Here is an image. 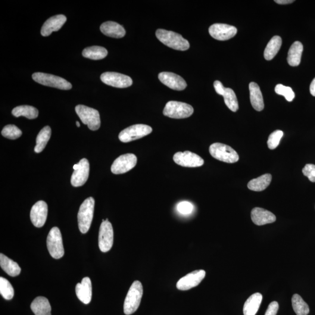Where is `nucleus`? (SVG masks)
Returning a JSON list of instances; mask_svg holds the SVG:
<instances>
[{
  "mask_svg": "<svg viewBox=\"0 0 315 315\" xmlns=\"http://www.w3.org/2000/svg\"><path fill=\"white\" fill-rule=\"evenodd\" d=\"M156 36L163 44L177 51H185L190 48L188 40L172 31L158 29L156 31Z\"/></svg>",
  "mask_w": 315,
  "mask_h": 315,
  "instance_id": "1",
  "label": "nucleus"
},
{
  "mask_svg": "<svg viewBox=\"0 0 315 315\" xmlns=\"http://www.w3.org/2000/svg\"><path fill=\"white\" fill-rule=\"evenodd\" d=\"M143 295L142 284L135 281L131 286L124 302V313L126 315H132L138 310Z\"/></svg>",
  "mask_w": 315,
  "mask_h": 315,
  "instance_id": "2",
  "label": "nucleus"
},
{
  "mask_svg": "<svg viewBox=\"0 0 315 315\" xmlns=\"http://www.w3.org/2000/svg\"><path fill=\"white\" fill-rule=\"evenodd\" d=\"M95 200L93 198L86 199L83 202L78 213V223L80 232L86 233L88 231L94 212Z\"/></svg>",
  "mask_w": 315,
  "mask_h": 315,
  "instance_id": "3",
  "label": "nucleus"
},
{
  "mask_svg": "<svg viewBox=\"0 0 315 315\" xmlns=\"http://www.w3.org/2000/svg\"><path fill=\"white\" fill-rule=\"evenodd\" d=\"M209 151L212 157L226 163H235L239 161V155L230 146L216 143L211 144Z\"/></svg>",
  "mask_w": 315,
  "mask_h": 315,
  "instance_id": "4",
  "label": "nucleus"
},
{
  "mask_svg": "<svg viewBox=\"0 0 315 315\" xmlns=\"http://www.w3.org/2000/svg\"><path fill=\"white\" fill-rule=\"evenodd\" d=\"M76 112L84 124L90 130L96 131L101 126V118L99 112L96 109L79 105L76 107Z\"/></svg>",
  "mask_w": 315,
  "mask_h": 315,
  "instance_id": "5",
  "label": "nucleus"
},
{
  "mask_svg": "<svg viewBox=\"0 0 315 315\" xmlns=\"http://www.w3.org/2000/svg\"><path fill=\"white\" fill-rule=\"evenodd\" d=\"M47 247L51 257L56 259L63 257L64 249L63 239L58 228L54 227L50 230L47 238Z\"/></svg>",
  "mask_w": 315,
  "mask_h": 315,
  "instance_id": "6",
  "label": "nucleus"
},
{
  "mask_svg": "<svg viewBox=\"0 0 315 315\" xmlns=\"http://www.w3.org/2000/svg\"><path fill=\"white\" fill-rule=\"evenodd\" d=\"M194 109L186 103L170 101L167 103L164 109L163 114L165 116L173 118H185L191 116Z\"/></svg>",
  "mask_w": 315,
  "mask_h": 315,
  "instance_id": "7",
  "label": "nucleus"
},
{
  "mask_svg": "<svg viewBox=\"0 0 315 315\" xmlns=\"http://www.w3.org/2000/svg\"><path fill=\"white\" fill-rule=\"evenodd\" d=\"M32 79L37 83L53 87V88L63 90H69L72 88V85L67 80L54 75L35 73L32 75Z\"/></svg>",
  "mask_w": 315,
  "mask_h": 315,
  "instance_id": "8",
  "label": "nucleus"
},
{
  "mask_svg": "<svg viewBox=\"0 0 315 315\" xmlns=\"http://www.w3.org/2000/svg\"><path fill=\"white\" fill-rule=\"evenodd\" d=\"M152 132L150 126L145 124H135L124 129L120 133L118 138L121 142L129 143L148 136Z\"/></svg>",
  "mask_w": 315,
  "mask_h": 315,
  "instance_id": "9",
  "label": "nucleus"
},
{
  "mask_svg": "<svg viewBox=\"0 0 315 315\" xmlns=\"http://www.w3.org/2000/svg\"><path fill=\"white\" fill-rule=\"evenodd\" d=\"M113 227L108 219L102 222L99 232V247L102 252L110 251L114 244Z\"/></svg>",
  "mask_w": 315,
  "mask_h": 315,
  "instance_id": "10",
  "label": "nucleus"
},
{
  "mask_svg": "<svg viewBox=\"0 0 315 315\" xmlns=\"http://www.w3.org/2000/svg\"><path fill=\"white\" fill-rule=\"evenodd\" d=\"M137 162V158L135 154H126L121 155L112 164V172L116 174L126 173L135 167Z\"/></svg>",
  "mask_w": 315,
  "mask_h": 315,
  "instance_id": "11",
  "label": "nucleus"
},
{
  "mask_svg": "<svg viewBox=\"0 0 315 315\" xmlns=\"http://www.w3.org/2000/svg\"><path fill=\"white\" fill-rule=\"evenodd\" d=\"M74 172L71 176V183L74 187L82 186L88 179L89 164L86 158L81 160L79 164L74 165Z\"/></svg>",
  "mask_w": 315,
  "mask_h": 315,
  "instance_id": "12",
  "label": "nucleus"
},
{
  "mask_svg": "<svg viewBox=\"0 0 315 315\" xmlns=\"http://www.w3.org/2000/svg\"><path fill=\"white\" fill-rule=\"evenodd\" d=\"M103 83L116 88H124L132 85L133 80L129 76L120 73L106 72L101 76Z\"/></svg>",
  "mask_w": 315,
  "mask_h": 315,
  "instance_id": "13",
  "label": "nucleus"
},
{
  "mask_svg": "<svg viewBox=\"0 0 315 315\" xmlns=\"http://www.w3.org/2000/svg\"><path fill=\"white\" fill-rule=\"evenodd\" d=\"M173 161L180 166L188 168L200 167L204 164L203 159L190 151L177 152L173 156Z\"/></svg>",
  "mask_w": 315,
  "mask_h": 315,
  "instance_id": "14",
  "label": "nucleus"
},
{
  "mask_svg": "<svg viewBox=\"0 0 315 315\" xmlns=\"http://www.w3.org/2000/svg\"><path fill=\"white\" fill-rule=\"evenodd\" d=\"M205 276L204 270H195L181 278L177 283L176 287L181 291L192 289L199 286Z\"/></svg>",
  "mask_w": 315,
  "mask_h": 315,
  "instance_id": "15",
  "label": "nucleus"
},
{
  "mask_svg": "<svg viewBox=\"0 0 315 315\" xmlns=\"http://www.w3.org/2000/svg\"><path fill=\"white\" fill-rule=\"evenodd\" d=\"M236 28L224 24H215L209 28V33L215 39L227 40L232 38L237 33Z\"/></svg>",
  "mask_w": 315,
  "mask_h": 315,
  "instance_id": "16",
  "label": "nucleus"
},
{
  "mask_svg": "<svg viewBox=\"0 0 315 315\" xmlns=\"http://www.w3.org/2000/svg\"><path fill=\"white\" fill-rule=\"evenodd\" d=\"M48 207L46 202L39 201L33 205L31 209L30 217L33 226L41 228L45 225L48 217Z\"/></svg>",
  "mask_w": 315,
  "mask_h": 315,
  "instance_id": "17",
  "label": "nucleus"
},
{
  "mask_svg": "<svg viewBox=\"0 0 315 315\" xmlns=\"http://www.w3.org/2000/svg\"><path fill=\"white\" fill-rule=\"evenodd\" d=\"M158 79L164 85L173 90H182L187 86L185 80L178 75L173 73H161L158 75Z\"/></svg>",
  "mask_w": 315,
  "mask_h": 315,
  "instance_id": "18",
  "label": "nucleus"
},
{
  "mask_svg": "<svg viewBox=\"0 0 315 315\" xmlns=\"http://www.w3.org/2000/svg\"><path fill=\"white\" fill-rule=\"evenodd\" d=\"M251 218L256 225L260 226L273 223L276 221L275 215L264 208L256 207L251 212Z\"/></svg>",
  "mask_w": 315,
  "mask_h": 315,
  "instance_id": "19",
  "label": "nucleus"
},
{
  "mask_svg": "<svg viewBox=\"0 0 315 315\" xmlns=\"http://www.w3.org/2000/svg\"><path fill=\"white\" fill-rule=\"evenodd\" d=\"M67 18L63 15H57L52 17L47 20L41 29V34L43 36H48L53 32L60 30L65 22Z\"/></svg>",
  "mask_w": 315,
  "mask_h": 315,
  "instance_id": "20",
  "label": "nucleus"
},
{
  "mask_svg": "<svg viewBox=\"0 0 315 315\" xmlns=\"http://www.w3.org/2000/svg\"><path fill=\"white\" fill-rule=\"evenodd\" d=\"M78 298L84 304H88L92 299V283L89 277H84L76 287Z\"/></svg>",
  "mask_w": 315,
  "mask_h": 315,
  "instance_id": "21",
  "label": "nucleus"
},
{
  "mask_svg": "<svg viewBox=\"0 0 315 315\" xmlns=\"http://www.w3.org/2000/svg\"><path fill=\"white\" fill-rule=\"evenodd\" d=\"M100 29L105 35L114 38H121L126 35L124 28L115 22L108 21L103 23Z\"/></svg>",
  "mask_w": 315,
  "mask_h": 315,
  "instance_id": "22",
  "label": "nucleus"
},
{
  "mask_svg": "<svg viewBox=\"0 0 315 315\" xmlns=\"http://www.w3.org/2000/svg\"><path fill=\"white\" fill-rule=\"evenodd\" d=\"M249 91H250V99L253 108L258 112L263 111L264 104L260 87L257 83L252 82L249 84Z\"/></svg>",
  "mask_w": 315,
  "mask_h": 315,
  "instance_id": "23",
  "label": "nucleus"
},
{
  "mask_svg": "<svg viewBox=\"0 0 315 315\" xmlns=\"http://www.w3.org/2000/svg\"><path fill=\"white\" fill-rule=\"evenodd\" d=\"M263 296L260 293L257 292L252 295L245 302L243 306L244 315H255L259 309Z\"/></svg>",
  "mask_w": 315,
  "mask_h": 315,
  "instance_id": "24",
  "label": "nucleus"
},
{
  "mask_svg": "<svg viewBox=\"0 0 315 315\" xmlns=\"http://www.w3.org/2000/svg\"><path fill=\"white\" fill-rule=\"evenodd\" d=\"M30 308L35 315H51V304L45 297L36 298L31 304Z\"/></svg>",
  "mask_w": 315,
  "mask_h": 315,
  "instance_id": "25",
  "label": "nucleus"
},
{
  "mask_svg": "<svg viewBox=\"0 0 315 315\" xmlns=\"http://www.w3.org/2000/svg\"><path fill=\"white\" fill-rule=\"evenodd\" d=\"M303 50V45L300 42L296 41L293 43L288 54L287 61L289 65L296 67L300 64Z\"/></svg>",
  "mask_w": 315,
  "mask_h": 315,
  "instance_id": "26",
  "label": "nucleus"
},
{
  "mask_svg": "<svg viewBox=\"0 0 315 315\" xmlns=\"http://www.w3.org/2000/svg\"><path fill=\"white\" fill-rule=\"evenodd\" d=\"M0 266L9 276L15 277L19 275L21 269L16 262L10 259L4 254H0Z\"/></svg>",
  "mask_w": 315,
  "mask_h": 315,
  "instance_id": "27",
  "label": "nucleus"
},
{
  "mask_svg": "<svg viewBox=\"0 0 315 315\" xmlns=\"http://www.w3.org/2000/svg\"><path fill=\"white\" fill-rule=\"evenodd\" d=\"M272 179L270 174H263L258 178L252 179L248 184V188L252 191L261 192L270 185Z\"/></svg>",
  "mask_w": 315,
  "mask_h": 315,
  "instance_id": "28",
  "label": "nucleus"
},
{
  "mask_svg": "<svg viewBox=\"0 0 315 315\" xmlns=\"http://www.w3.org/2000/svg\"><path fill=\"white\" fill-rule=\"evenodd\" d=\"M282 45V39L279 36L272 37L264 50V56L266 60H271L278 54Z\"/></svg>",
  "mask_w": 315,
  "mask_h": 315,
  "instance_id": "29",
  "label": "nucleus"
},
{
  "mask_svg": "<svg viewBox=\"0 0 315 315\" xmlns=\"http://www.w3.org/2000/svg\"><path fill=\"white\" fill-rule=\"evenodd\" d=\"M107 50L101 46L88 47L84 50L83 56L84 57L92 59V60H101L107 57Z\"/></svg>",
  "mask_w": 315,
  "mask_h": 315,
  "instance_id": "30",
  "label": "nucleus"
},
{
  "mask_svg": "<svg viewBox=\"0 0 315 315\" xmlns=\"http://www.w3.org/2000/svg\"><path fill=\"white\" fill-rule=\"evenodd\" d=\"M14 116H24L28 119H34L38 116L39 111L35 108L28 105H22L15 108L12 111Z\"/></svg>",
  "mask_w": 315,
  "mask_h": 315,
  "instance_id": "31",
  "label": "nucleus"
},
{
  "mask_svg": "<svg viewBox=\"0 0 315 315\" xmlns=\"http://www.w3.org/2000/svg\"><path fill=\"white\" fill-rule=\"evenodd\" d=\"M52 131L51 127L46 126L39 133L36 138V145L35 151L36 153H40L45 149L47 144L51 138Z\"/></svg>",
  "mask_w": 315,
  "mask_h": 315,
  "instance_id": "32",
  "label": "nucleus"
},
{
  "mask_svg": "<svg viewBox=\"0 0 315 315\" xmlns=\"http://www.w3.org/2000/svg\"><path fill=\"white\" fill-rule=\"evenodd\" d=\"M292 306L297 315H308L310 308L300 295L294 294L292 298Z\"/></svg>",
  "mask_w": 315,
  "mask_h": 315,
  "instance_id": "33",
  "label": "nucleus"
},
{
  "mask_svg": "<svg viewBox=\"0 0 315 315\" xmlns=\"http://www.w3.org/2000/svg\"><path fill=\"white\" fill-rule=\"evenodd\" d=\"M224 102L230 111L235 112L238 110L239 105L235 93L231 88H226L223 94Z\"/></svg>",
  "mask_w": 315,
  "mask_h": 315,
  "instance_id": "34",
  "label": "nucleus"
},
{
  "mask_svg": "<svg viewBox=\"0 0 315 315\" xmlns=\"http://www.w3.org/2000/svg\"><path fill=\"white\" fill-rule=\"evenodd\" d=\"M0 294L7 300H10L14 295V290L11 283L2 277H0Z\"/></svg>",
  "mask_w": 315,
  "mask_h": 315,
  "instance_id": "35",
  "label": "nucleus"
},
{
  "mask_svg": "<svg viewBox=\"0 0 315 315\" xmlns=\"http://www.w3.org/2000/svg\"><path fill=\"white\" fill-rule=\"evenodd\" d=\"M21 130L13 124H9L3 128L1 132L2 136L11 140H15L22 136Z\"/></svg>",
  "mask_w": 315,
  "mask_h": 315,
  "instance_id": "36",
  "label": "nucleus"
},
{
  "mask_svg": "<svg viewBox=\"0 0 315 315\" xmlns=\"http://www.w3.org/2000/svg\"><path fill=\"white\" fill-rule=\"evenodd\" d=\"M275 92L277 94L285 96L286 101L291 102L295 98V93L291 87L286 86L282 84H278L275 87Z\"/></svg>",
  "mask_w": 315,
  "mask_h": 315,
  "instance_id": "37",
  "label": "nucleus"
},
{
  "mask_svg": "<svg viewBox=\"0 0 315 315\" xmlns=\"http://www.w3.org/2000/svg\"><path fill=\"white\" fill-rule=\"evenodd\" d=\"M283 135V131L279 130L271 133L267 140L268 147L270 149H276L279 145Z\"/></svg>",
  "mask_w": 315,
  "mask_h": 315,
  "instance_id": "38",
  "label": "nucleus"
},
{
  "mask_svg": "<svg viewBox=\"0 0 315 315\" xmlns=\"http://www.w3.org/2000/svg\"><path fill=\"white\" fill-rule=\"evenodd\" d=\"M302 173L311 182H315V165L307 164L302 170Z\"/></svg>",
  "mask_w": 315,
  "mask_h": 315,
  "instance_id": "39",
  "label": "nucleus"
},
{
  "mask_svg": "<svg viewBox=\"0 0 315 315\" xmlns=\"http://www.w3.org/2000/svg\"><path fill=\"white\" fill-rule=\"evenodd\" d=\"M177 211L183 215H188L192 213L193 210V205L188 201H182L177 205Z\"/></svg>",
  "mask_w": 315,
  "mask_h": 315,
  "instance_id": "40",
  "label": "nucleus"
},
{
  "mask_svg": "<svg viewBox=\"0 0 315 315\" xmlns=\"http://www.w3.org/2000/svg\"><path fill=\"white\" fill-rule=\"evenodd\" d=\"M279 308V305L278 302L276 301L271 302L264 315H276Z\"/></svg>",
  "mask_w": 315,
  "mask_h": 315,
  "instance_id": "41",
  "label": "nucleus"
},
{
  "mask_svg": "<svg viewBox=\"0 0 315 315\" xmlns=\"http://www.w3.org/2000/svg\"><path fill=\"white\" fill-rule=\"evenodd\" d=\"M214 86L218 94L223 96L226 88L223 86V84L219 81H216L214 83Z\"/></svg>",
  "mask_w": 315,
  "mask_h": 315,
  "instance_id": "42",
  "label": "nucleus"
},
{
  "mask_svg": "<svg viewBox=\"0 0 315 315\" xmlns=\"http://www.w3.org/2000/svg\"><path fill=\"white\" fill-rule=\"evenodd\" d=\"M274 1L277 3V4L282 5L291 4V3L294 2L293 0H276V1Z\"/></svg>",
  "mask_w": 315,
  "mask_h": 315,
  "instance_id": "43",
  "label": "nucleus"
},
{
  "mask_svg": "<svg viewBox=\"0 0 315 315\" xmlns=\"http://www.w3.org/2000/svg\"><path fill=\"white\" fill-rule=\"evenodd\" d=\"M310 92L312 95L315 96V78L311 84Z\"/></svg>",
  "mask_w": 315,
  "mask_h": 315,
  "instance_id": "44",
  "label": "nucleus"
},
{
  "mask_svg": "<svg viewBox=\"0 0 315 315\" xmlns=\"http://www.w3.org/2000/svg\"><path fill=\"white\" fill-rule=\"evenodd\" d=\"M76 125H77V127H80V124L79 122V121H76Z\"/></svg>",
  "mask_w": 315,
  "mask_h": 315,
  "instance_id": "45",
  "label": "nucleus"
}]
</instances>
